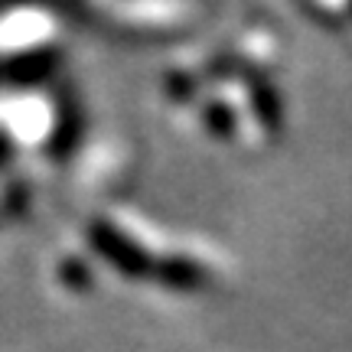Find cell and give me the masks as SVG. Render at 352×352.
I'll return each mask as SVG.
<instances>
[{
  "mask_svg": "<svg viewBox=\"0 0 352 352\" xmlns=\"http://www.w3.org/2000/svg\"><path fill=\"white\" fill-rule=\"evenodd\" d=\"M88 241H91L95 252L111 264V267H118L121 274H127V277L153 274L151 254L144 252L138 241L127 239L124 232H118L114 226H108V222H91V228H88Z\"/></svg>",
  "mask_w": 352,
  "mask_h": 352,
  "instance_id": "6da1fadb",
  "label": "cell"
},
{
  "mask_svg": "<svg viewBox=\"0 0 352 352\" xmlns=\"http://www.w3.org/2000/svg\"><path fill=\"white\" fill-rule=\"evenodd\" d=\"M164 280L173 284L179 290H196L202 284V267L196 261H186V258H173L170 264H164Z\"/></svg>",
  "mask_w": 352,
  "mask_h": 352,
  "instance_id": "7a4b0ae2",
  "label": "cell"
},
{
  "mask_svg": "<svg viewBox=\"0 0 352 352\" xmlns=\"http://www.w3.org/2000/svg\"><path fill=\"white\" fill-rule=\"evenodd\" d=\"M206 121H209V127H212V134H219V138H228L232 127H235L232 114H228L222 104H209V108H206Z\"/></svg>",
  "mask_w": 352,
  "mask_h": 352,
  "instance_id": "3957f363",
  "label": "cell"
}]
</instances>
